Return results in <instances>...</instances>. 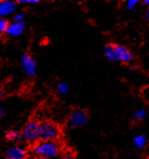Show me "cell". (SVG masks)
<instances>
[{"label":"cell","mask_w":149,"mask_h":159,"mask_svg":"<svg viewBox=\"0 0 149 159\" xmlns=\"http://www.w3.org/2000/svg\"><path fill=\"white\" fill-rule=\"evenodd\" d=\"M38 1L37 0H20V1H18V3H22V4H24V3H26V4H35V3H37Z\"/></svg>","instance_id":"18"},{"label":"cell","mask_w":149,"mask_h":159,"mask_svg":"<svg viewBox=\"0 0 149 159\" xmlns=\"http://www.w3.org/2000/svg\"><path fill=\"white\" fill-rule=\"evenodd\" d=\"M7 138L8 140H11V141H17L18 139H20V135H19L17 132L9 131V132L7 134Z\"/></svg>","instance_id":"14"},{"label":"cell","mask_w":149,"mask_h":159,"mask_svg":"<svg viewBox=\"0 0 149 159\" xmlns=\"http://www.w3.org/2000/svg\"><path fill=\"white\" fill-rule=\"evenodd\" d=\"M114 49H115V59L122 62H128L132 60V58H133L132 54L124 47L114 46Z\"/></svg>","instance_id":"6"},{"label":"cell","mask_w":149,"mask_h":159,"mask_svg":"<svg viewBox=\"0 0 149 159\" xmlns=\"http://www.w3.org/2000/svg\"><path fill=\"white\" fill-rule=\"evenodd\" d=\"M2 96H3V93H2V90H0V99L2 98Z\"/></svg>","instance_id":"23"},{"label":"cell","mask_w":149,"mask_h":159,"mask_svg":"<svg viewBox=\"0 0 149 159\" xmlns=\"http://www.w3.org/2000/svg\"><path fill=\"white\" fill-rule=\"evenodd\" d=\"M7 159H25L26 152L25 149L19 147H13L7 152Z\"/></svg>","instance_id":"9"},{"label":"cell","mask_w":149,"mask_h":159,"mask_svg":"<svg viewBox=\"0 0 149 159\" xmlns=\"http://www.w3.org/2000/svg\"><path fill=\"white\" fill-rule=\"evenodd\" d=\"M2 115H3V109H2V108L0 107V117L2 116Z\"/></svg>","instance_id":"21"},{"label":"cell","mask_w":149,"mask_h":159,"mask_svg":"<svg viewBox=\"0 0 149 159\" xmlns=\"http://www.w3.org/2000/svg\"><path fill=\"white\" fill-rule=\"evenodd\" d=\"M65 159H74V156L71 154H67V155H65Z\"/></svg>","instance_id":"19"},{"label":"cell","mask_w":149,"mask_h":159,"mask_svg":"<svg viewBox=\"0 0 149 159\" xmlns=\"http://www.w3.org/2000/svg\"><path fill=\"white\" fill-rule=\"evenodd\" d=\"M146 137L143 136V135H138L137 136L135 139H134V143H135V146L137 147V148H143L146 145Z\"/></svg>","instance_id":"12"},{"label":"cell","mask_w":149,"mask_h":159,"mask_svg":"<svg viewBox=\"0 0 149 159\" xmlns=\"http://www.w3.org/2000/svg\"><path fill=\"white\" fill-rule=\"evenodd\" d=\"M56 89H57V92H58L60 95H65V94H67L68 91H69V86L67 85V83H65V82H60V83L57 85Z\"/></svg>","instance_id":"11"},{"label":"cell","mask_w":149,"mask_h":159,"mask_svg":"<svg viewBox=\"0 0 149 159\" xmlns=\"http://www.w3.org/2000/svg\"><path fill=\"white\" fill-rule=\"evenodd\" d=\"M146 116H147V112H146V110H144V109L138 110L137 113L135 114V117H136L137 119H139V120H141V119L145 118V117H146Z\"/></svg>","instance_id":"15"},{"label":"cell","mask_w":149,"mask_h":159,"mask_svg":"<svg viewBox=\"0 0 149 159\" xmlns=\"http://www.w3.org/2000/svg\"><path fill=\"white\" fill-rule=\"evenodd\" d=\"M59 151L58 146L54 141H42L33 147V153L37 157L48 159L55 157Z\"/></svg>","instance_id":"1"},{"label":"cell","mask_w":149,"mask_h":159,"mask_svg":"<svg viewBox=\"0 0 149 159\" xmlns=\"http://www.w3.org/2000/svg\"><path fill=\"white\" fill-rule=\"evenodd\" d=\"M87 123V114L83 109H74L69 116L68 124L73 127H80Z\"/></svg>","instance_id":"3"},{"label":"cell","mask_w":149,"mask_h":159,"mask_svg":"<svg viewBox=\"0 0 149 159\" xmlns=\"http://www.w3.org/2000/svg\"><path fill=\"white\" fill-rule=\"evenodd\" d=\"M61 133L58 125L54 122H44L39 127V138L42 141H54Z\"/></svg>","instance_id":"2"},{"label":"cell","mask_w":149,"mask_h":159,"mask_svg":"<svg viewBox=\"0 0 149 159\" xmlns=\"http://www.w3.org/2000/svg\"><path fill=\"white\" fill-rule=\"evenodd\" d=\"M144 3H145V5H147V6H148L149 7V0H146Z\"/></svg>","instance_id":"20"},{"label":"cell","mask_w":149,"mask_h":159,"mask_svg":"<svg viewBox=\"0 0 149 159\" xmlns=\"http://www.w3.org/2000/svg\"><path fill=\"white\" fill-rule=\"evenodd\" d=\"M137 1H135V0H130L127 2V7L128 8H133L136 5H137Z\"/></svg>","instance_id":"17"},{"label":"cell","mask_w":149,"mask_h":159,"mask_svg":"<svg viewBox=\"0 0 149 159\" xmlns=\"http://www.w3.org/2000/svg\"><path fill=\"white\" fill-rule=\"evenodd\" d=\"M21 65L25 71V73L28 75H34L37 70V65L34 59L29 55H24L21 58Z\"/></svg>","instance_id":"5"},{"label":"cell","mask_w":149,"mask_h":159,"mask_svg":"<svg viewBox=\"0 0 149 159\" xmlns=\"http://www.w3.org/2000/svg\"><path fill=\"white\" fill-rule=\"evenodd\" d=\"M40 125L37 122L28 123L23 130V137L29 142L36 141L39 138Z\"/></svg>","instance_id":"4"},{"label":"cell","mask_w":149,"mask_h":159,"mask_svg":"<svg viewBox=\"0 0 149 159\" xmlns=\"http://www.w3.org/2000/svg\"><path fill=\"white\" fill-rule=\"evenodd\" d=\"M8 27V22L4 17H0V34L7 32V29Z\"/></svg>","instance_id":"13"},{"label":"cell","mask_w":149,"mask_h":159,"mask_svg":"<svg viewBox=\"0 0 149 159\" xmlns=\"http://www.w3.org/2000/svg\"><path fill=\"white\" fill-rule=\"evenodd\" d=\"M25 18V15L23 13H17L14 16V21L15 22H23Z\"/></svg>","instance_id":"16"},{"label":"cell","mask_w":149,"mask_h":159,"mask_svg":"<svg viewBox=\"0 0 149 159\" xmlns=\"http://www.w3.org/2000/svg\"><path fill=\"white\" fill-rule=\"evenodd\" d=\"M147 18L149 20V10L147 12Z\"/></svg>","instance_id":"22"},{"label":"cell","mask_w":149,"mask_h":159,"mask_svg":"<svg viewBox=\"0 0 149 159\" xmlns=\"http://www.w3.org/2000/svg\"><path fill=\"white\" fill-rule=\"evenodd\" d=\"M24 30H25L24 22H14L12 24L8 25L6 33L11 37H18L24 32Z\"/></svg>","instance_id":"7"},{"label":"cell","mask_w":149,"mask_h":159,"mask_svg":"<svg viewBox=\"0 0 149 159\" xmlns=\"http://www.w3.org/2000/svg\"><path fill=\"white\" fill-rule=\"evenodd\" d=\"M16 8V3L13 1H2L0 2V17L9 16Z\"/></svg>","instance_id":"8"},{"label":"cell","mask_w":149,"mask_h":159,"mask_svg":"<svg viewBox=\"0 0 149 159\" xmlns=\"http://www.w3.org/2000/svg\"><path fill=\"white\" fill-rule=\"evenodd\" d=\"M105 55L107 57V59H109L110 61H114L116 60L115 59V49H114V46L108 45L105 47Z\"/></svg>","instance_id":"10"}]
</instances>
